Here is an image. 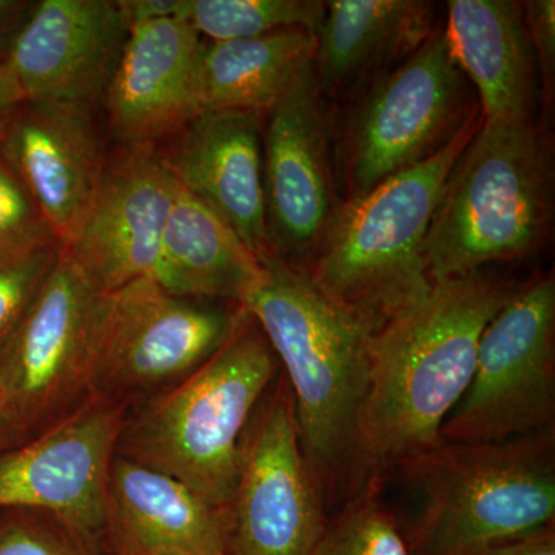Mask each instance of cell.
Listing matches in <instances>:
<instances>
[{
	"label": "cell",
	"instance_id": "22",
	"mask_svg": "<svg viewBox=\"0 0 555 555\" xmlns=\"http://www.w3.org/2000/svg\"><path fill=\"white\" fill-rule=\"evenodd\" d=\"M261 272L262 262L238 235L178 185L153 281L178 297L241 306Z\"/></svg>",
	"mask_w": 555,
	"mask_h": 555
},
{
	"label": "cell",
	"instance_id": "23",
	"mask_svg": "<svg viewBox=\"0 0 555 555\" xmlns=\"http://www.w3.org/2000/svg\"><path fill=\"white\" fill-rule=\"evenodd\" d=\"M317 35L284 30L254 39L204 40L198 65L203 109H235L266 115L313 62Z\"/></svg>",
	"mask_w": 555,
	"mask_h": 555
},
{
	"label": "cell",
	"instance_id": "4",
	"mask_svg": "<svg viewBox=\"0 0 555 555\" xmlns=\"http://www.w3.org/2000/svg\"><path fill=\"white\" fill-rule=\"evenodd\" d=\"M276 366L268 338L246 313L210 360L124 423L118 455L177 478L210 505L229 509L247 434Z\"/></svg>",
	"mask_w": 555,
	"mask_h": 555
},
{
	"label": "cell",
	"instance_id": "12",
	"mask_svg": "<svg viewBox=\"0 0 555 555\" xmlns=\"http://www.w3.org/2000/svg\"><path fill=\"white\" fill-rule=\"evenodd\" d=\"M269 259L306 269L338 210L334 122L313 62L264 115Z\"/></svg>",
	"mask_w": 555,
	"mask_h": 555
},
{
	"label": "cell",
	"instance_id": "25",
	"mask_svg": "<svg viewBox=\"0 0 555 555\" xmlns=\"http://www.w3.org/2000/svg\"><path fill=\"white\" fill-rule=\"evenodd\" d=\"M377 489L371 485L367 491L358 492L341 513L326 521L310 555H412Z\"/></svg>",
	"mask_w": 555,
	"mask_h": 555
},
{
	"label": "cell",
	"instance_id": "19",
	"mask_svg": "<svg viewBox=\"0 0 555 555\" xmlns=\"http://www.w3.org/2000/svg\"><path fill=\"white\" fill-rule=\"evenodd\" d=\"M105 535L119 555H228L229 509L210 505L177 478L116 455Z\"/></svg>",
	"mask_w": 555,
	"mask_h": 555
},
{
	"label": "cell",
	"instance_id": "29",
	"mask_svg": "<svg viewBox=\"0 0 555 555\" xmlns=\"http://www.w3.org/2000/svg\"><path fill=\"white\" fill-rule=\"evenodd\" d=\"M524 5V17L531 39L532 50L542 79L543 96L550 104L554 94L555 79V2L554 0H529Z\"/></svg>",
	"mask_w": 555,
	"mask_h": 555
},
{
	"label": "cell",
	"instance_id": "9",
	"mask_svg": "<svg viewBox=\"0 0 555 555\" xmlns=\"http://www.w3.org/2000/svg\"><path fill=\"white\" fill-rule=\"evenodd\" d=\"M555 280L537 278L507 298L478 345L469 387L440 443H489L554 429Z\"/></svg>",
	"mask_w": 555,
	"mask_h": 555
},
{
	"label": "cell",
	"instance_id": "18",
	"mask_svg": "<svg viewBox=\"0 0 555 555\" xmlns=\"http://www.w3.org/2000/svg\"><path fill=\"white\" fill-rule=\"evenodd\" d=\"M262 127L259 113L203 109L158 150L179 188L210 208L266 262Z\"/></svg>",
	"mask_w": 555,
	"mask_h": 555
},
{
	"label": "cell",
	"instance_id": "15",
	"mask_svg": "<svg viewBox=\"0 0 555 555\" xmlns=\"http://www.w3.org/2000/svg\"><path fill=\"white\" fill-rule=\"evenodd\" d=\"M127 36L118 0H39L5 64L25 102L96 112Z\"/></svg>",
	"mask_w": 555,
	"mask_h": 555
},
{
	"label": "cell",
	"instance_id": "1",
	"mask_svg": "<svg viewBox=\"0 0 555 555\" xmlns=\"http://www.w3.org/2000/svg\"><path fill=\"white\" fill-rule=\"evenodd\" d=\"M516 288L486 269L441 281L371 335L360 418L364 465H400L440 444L476 371L481 334Z\"/></svg>",
	"mask_w": 555,
	"mask_h": 555
},
{
	"label": "cell",
	"instance_id": "11",
	"mask_svg": "<svg viewBox=\"0 0 555 555\" xmlns=\"http://www.w3.org/2000/svg\"><path fill=\"white\" fill-rule=\"evenodd\" d=\"M124 423L118 400L90 397L0 452V511L46 514L93 545L107 529L109 474Z\"/></svg>",
	"mask_w": 555,
	"mask_h": 555
},
{
	"label": "cell",
	"instance_id": "31",
	"mask_svg": "<svg viewBox=\"0 0 555 555\" xmlns=\"http://www.w3.org/2000/svg\"><path fill=\"white\" fill-rule=\"evenodd\" d=\"M129 28L145 22L179 17L181 0H118Z\"/></svg>",
	"mask_w": 555,
	"mask_h": 555
},
{
	"label": "cell",
	"instance_id": "14",
	"mask_svg": "<svg viewBox=\"0 0 555 555\" xmlns=\"http://www.w3.org/2000/svg\"><path fill=\"white\" fill-rule=\"evenodd\" d=\"M178 182L158 147H122L105 159L90 206L65 254L98 291L155 280Z\"/></svg>",
	"mask_w": 555,
	"mask_h": 555
},
{
	"label": "cell",
	"instance_id": "16",
	"mask_svg": "<svg viewBox=\"0 0 555 555\" xmlns=\"http://www.w3.org/2000/svg\"><path fill=\"white\" fill-rule=\"evenodd\" d=\"M204 39L181 17L133 25L102 107L122 147H159L195 118Z\"/></svg>",
	"mask_w": 555,
	"mask_h": 555
},
{
	"label": "cell",
	"instance_id": "33",
	"mask_svg": "<svg viewBox=\"0 0 555 555\" xmlns=\"http://www.w3.org/2000/svg\"><path fill=\"white\" fill-rule=\"evenodd\" d=\"M24 102L13 73L10 72L9 65L2 62L0 64V126Z\"/></svg>",
	"mask_w": 555,
	"mask_h": 555
},
{
	"label": "cell",
	"instance_id": "5",
	"mask_svg": "<svg viewBox=\"0 0 555 555\" xmlns=\"http://www.w3.org/2000/svg\"><path fill=\"white\" fill-rule=\"evenodd\" d=\"M551 193L550 142L537 119L481 118L427 233L433 283L535 254L550 229Z\"/></svg>",
	"mask_w": 555,
	"mask_h": 555
},
{
	"label": "cell",
	"instance_id": "2",
	"mask_svg": "<svg viewBox=\"0 0 555 555\" xmlns=\"http://www.w3.org/2000/svg\"><path fill=\"white\" fill-rule=\"evenodd\" d=\"M286 371L299 441L323 495L364 466L360 418L371 332L321 294L305 269L276 259L241 301Z\"/></svg>",
	"mask_w": 555,
	"mask_h": 555
},
{
	"label": "cell",
	"instance_id": "28",
	"mask_svg": "<svg viewBox=\"0 0 555 555\" xmlns=\"http://www.w3.org/2000/svg\"><path fill=\"white\" fill-rule=\"evenodd\" d=\"M51 235L38 207L0 156V251Z\"/></svg>",
	"mask_w": 555,
	"mask_h": 555
},
{
	"label": "cell",
	"instance_id": "20",
	"mask_svg": "<svg viewBox=\"0 0 555 555\" xmlns=\"http://www.w3.org/2000/svg\"><path fill=\"white\" fill-rule=\"evenodd\" d=\"M443 35L456 67L476 87L481 118H535L539 69L521 3L451 0Z\"/></svg>",
	"mask_w": 555,
	"mask_h": 555
},
{
	"label": "cell",
	"instance_id": "8",
	"mask_svg": "<svg viewBox=\"0 0 555 555\" xmlns=\"http://www.w3.org/2000/svg\"><path fill=\"white\" fill-rule=\"evenodd\" d=\"M235 302L178 297L153 280L101 295L89 397L177 385L221 349L246 318Z\"/></svg>",
	"mask_w": 555,
	"mask_h": 555
},
{
	"label": "cell",
	"instance_id": "34",
	"mask_svg": "<svg viewBox=\"0 0 555 555\" xmlns=\"http://www.w3.org/2000/svg\"><path fill=\"white\" fill-rule=\"evenodd\" d=\"M27 440L21 427L14 422L9 406H7L5 398L0 392V452L16 447L22 441Z\"/></svg>",
	"mask_w": 555,
	"mask_h": 555
},
{
	"label": "cell",
	"instance_id": "26",
	"mask_svg": "<svg viewBox=\"0 0 555 555\" xmlns=\"http://www.w3.org/2000/svg\"><path fill=\"white\" fill-rule=\"evenodd\" d=\"M61 251V243L53 235L0 251V350L56 266Z\"/></svg>",
	"mask_w": 555,
	"mask_h": 555
},
{
	"label": "cell",
	"instance_id": "10",
	"mask_svg": "<svg viewBox=\"0 0 555 555\" xmlns=\"http://www.w3.org/2000/svg\"><path fill=\"white\" fill-rule=\"evenodd\" d=\"M101 295L62 248L0 350V392L25 438L56 423L89 393Z\"/></svg>",
	"mask_w": 555,
	"mask_h": 555
},
{
	"label": "cell",
	"instance_id": "7",
	"mask_svg": "<svg viewBox=\"0 0 555 555\" xmlns=\"http://www.w3.org/2000/svg\"><path fill=\"white\" fill-rule=\"evenodd\" d=\"M334 137L335 170L345 201L440 152L480 107L467 108L466 78L443 28L350 100Z\"/></svg>",
	"mask_w": 555,
	"mask_h": 555
},
{
	"label": "cell",
	"instance_id": "32",
	"mask_svg": "<svg viewBox=\"0 0 555 555\" xmlns=\"http://www.w3.org/2000/svg\"><path fill=\"white\" fill-rule=\"evenodd\" d=\"M33 5L35 2L27 0H0V64L5 62L11 42L27 20Z\"/></svg>",
	"mask_w": 555,
	"mask_h": 555
},
{
	"label": "cell",
	"instance_id": "27",
	"mask_svg": "<svg viewBox=\"0 0 555 555\" xmlns=\"http://www.w3.org/2000/svg\"><path fill=\"white\" fill-rule=\"evenodd\" d=\"M0 555H94L89 543L53 518L30 511H0Z\"/></svg>",
	"mask_w": 555,
	"mask_h": 555
},
{
	"label": "cell",
	"instance_id": "13",
	"mask_svg": "<svg viewBox=\"0 0 555 555\" xmlns=\"http://www.w3.org/2000/svg\"><path fill=\"white\" fill-rule=\"evenodd\" d=\"M229 516L228 555H310L323 532V491L302 452L286 379L248 430Z\"/></svg>",
	"mask_w": 555,
	"mask_h": 555
},
{
	"label": "cell",
	"instance_id": "3",
	"mask_svg": "<svg viewBox=\"0 0 555 555\" xmlns=\"http://www.w3.org/2000/svg\"><path fill=\"white\" fill-rule=\"evenodd\" d=\"M480 109L440 152L339 204L306 272L371 334L425 301L426 238L449 173L480 127Z\"/></svg>",
	"mask_w": 555,
	"mask_h": 555
},
{
	"label": "cell",
	"instance_id": "6",
	"mask_svg": "<svg viewBox=\"0 0 555 555\" xmlns=\"http://www.w3.org/2000/svg\"><path fill=\"white\" fill-rule=\"evenodd\" d=\"M554 429L440 443L401 462L422 495L412 555H477L554 525Z\"/></svg>",
	"mask_w": 555,
	"mask_h": 555
},
{
	"label": "cell",
	"instance_id": "17",
	"mask_svg": "<svg viewBox=\"0 0 555 555\" xmlns=\"http://www.w3.org/2000/svg\"><path fill=\"white\" fill-rule=\"evenodd\" d=\"M94 113L24 102L0 126V156L62 247L75 236L107 159Z\"/></svg>",
	"mask_w": 555,
	"mask_h": 555
},
{
	"label": "cell",
	"instance_id": "30",
	"mask_svg": "<svg viewBox=\"0 0 555 555\" xmlns=\"http://www.w3.org/2000/svg\"><path fill=\"white\" fill-rule=\"evenodd\" d=\"M477 555H555V531L554 525L545 526L531 534L518 537L489 547Z\"/></svg>",
	"mask_w": 555,
	"mask_h": 555
},
{
	"label": "cell",
	"instance_id": "21",
	"mask_svg": "<svg viewBox=\"0 0 555 555\" xmlns=\"http://www.w3.org/2000/svg\"><path fill=\"white\" fill-rule=\"evenodd\" d=\"M433 3L332 0L317 33L318 86L327 101L352 100L414 53L434 28Z\"/></svg>",
	"mask_w": 555,
	"mask_h": 555
},
{
	"label": "cell",
	"instance_id": "24",
	"mask_svg": "<svg viewBox=\"0 0 555 555\" xmlns=\"http://www.w3.org/2000/svg\"><path fill=\"white\" fill-rule=\"evenodd\" d=\"M326 7L320 0H181L179 17L208 42H225L284 30L317 35Z\"/></svg>",
	"mask_w": 555,
	"mask_h": 555
}]
</instances>
